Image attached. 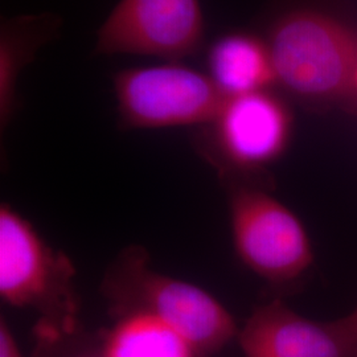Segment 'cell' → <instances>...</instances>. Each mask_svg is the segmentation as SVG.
Here are the masks:
<instances>
[{
	"instance_id": "12",
	"label": "cell",
	"mask_w": 357,
	"mask_h": 357,
	"mask_svg": "<svg viewBox=\"0 0 357 357\" xmlns=\"http://www.w3.org/2000/svg\"><path fill=\"white\" fill-rule=\"evenodd\" d=\"M0 357H24L13 328L4 315L0 317Z\"/></svg>"
},
{
	"instance_id": "9",
	"label": "cell",
	"mask_w": 357,
	"mask_h": 357,
	"mask_svg": "<svg viewBox=\"0 0 357 357\" xmlns=\"http://www.w3.org/2000/svg\"><path fill=\"white\" fill-rule=\"evenodd\" d=\"M64 19L43 11L10 16L0 23V128L10 126L19 107L20 77L41 50L60 38Z\"/></svg>"
},
{
	"instance_id": "5",
	"label": "cell",
	"mask_w": 357,
	"mask_h": 357,
	"mask_svg": "<svg viewBox=\"0 0 357 357\" xmlns=\"http://www.w3.org/2000/svg\"><path fill=\"white\" fill-rule=\"evenodd\" d=\"M230 230L238 258L264 280L293 281L312 262L305 227L286 205L266 192L248 187L233 192Z\"/></svg>"
},
{
	"instance_id": "13",
	"label": "cell",
	"mask_w": 357,
	"mask_h": 357,
	"mask_svg": "<svg viewBox=\"0 0 357 357\" xmlns=\"http://www.w3.org/2000/svg\"><path fill=\"white\" fill-rule=\"evenodd\" d=\"M345 319H347V321H348L349 324H352L354 327H356L357 328V307L349 315L345 317Z\"/></svg>"
},
{
	"instance_id": "3",
	"label": "cell",
	"mask_w": 357,
	"mask_h": 357,
	"mask_svg": "<svg viewBox=\"0 0 357 357\" xmlns=\"http://www.w3.org/2000/svg\"><path fill=\"white\" fill-rule=\"evenodd\" d=\"M266 45L275 82L301 100L333 101L357 90V38L323 13H281Z\"/></svg>"
},
{
	"instance_id": "8",
	"label": "cell",
	"mask_w": 357,
	"mask_h": 357,
	"mask_svg": "<svg viewBox=\"0 0 357 357\" xmlns=\"http://www.w3.org/2000/svg\"><path fill=\"white\" fill-rule=\"evenodd\" d=\"M237 340L245 357H357V328L345 318L308 319L280 301L258 307Z\"/></svg>"
},
{
	"instance_id": "11",
	"label": "cell",
	"mask_w": 357,
	"mask_h": 357,
	"mask_svg": "<svg viewBox=\"0 0 357 357\" xmlns=\"http://www.w3.org/2000/svg\"><path fill=\"white\" fill-rule=\"evenodd\" d=\"M103 357H203L165 321L143 312L118 315L103 333Z\"/></svg>"
},
{
	"instance_id": "6",
	"label": "cell",
	"mask_w": 357,
	"mask_h": 357,
	"mask_svg": "<svg viewBox=\"0 0 357 357\" xmlns=\"http://www.w3.org/2000/svg\"><path fill=\"white\" fill-rule=\"evenodd\" d=\"M204 43L200 0H118L97 31L94 53L181 61L202 51Z\"/></svg>"
},
{
	"instance_id": "4",
	"label": "cell",
	"mask_w": 357,
	"mask_h": 357,
	"mask_svg": "<svg viewBox=\"0 0 357 357\" xmlns=\"http://www.w3.org/2000/svg\"><path fill=\"white\" fill-rule=\"evenodd\" d=\"M113 89L119 123L130 130L205 128L228 98L211 77L180 61L119 70Z\"/></svg>"
},
{
	"instance_id": "1",
	"label": "cell",
	"mask_w": 357,
	"mask_h": 357,
	"mask_svg": "<svg viewBox=\"0 0 357 357\" xmlns=\"http://www.w3.org/2000/svg\"><path fill=\"white\" fill-rule=\"evenodd\" d=\"M102 290L116 317L153 315L180 332L203 357L216 355L238 335L234 318L216 296L156 271L139 248H130L116 258Z\"/></svg>"
},
{
	"instance_id": "2",
	"label": "cell",
	"mask_w": 357,
	"mask_h": 357,
	"mask_svg": "<svg viewBox=\"0 0 357 357\" xmlns=\"http://www.w3.org/2000/svg\"><path fill=\"white\" fill-rule=\"evenodd\" d=\"M69 257L47 243L32 222L7 203L0 205V299L32 310L47 339L76 328L78 296Z\"/></svg>"
},
{
	"instance_id": "14",
	"label": "cell",
	"mask_w": 357,
	"mask_h": 357,
	"mask_svg": "<svg viewBox=\"0 0 357 357\" xmlns=\"http://www.w3.org/2000/svg\"><path fill=\"white\" fill-rule=\"evenodd\" d=\"M78 357H103L102 354L100 352L98 355H82V356H78Z\"/></svg>"
},
{
	"instance_id": "7",
	"label": "cell",
	"mask_w": 357,
	"mask_h": 357,
	"mask_svg": "<svg viewBox=\"0 0 357 357\" xmlns=\"http://www.w3.org/2000/svg\"><path fill=\"white\" fill-rule=\"evenodd\" d=\"M290 132L286 106L261 90L228 97L216 119L205 126L202 147L229 168L257 171L281 156Z\"/></svg>"
},
{
	"instance_id": "10",
	"label": "cell",
	"mask_w": 357,
	"mask_h": 357,
	"mask_svg": "<svg viewBox=\"0 0 357 357\" xmlns=\"http://www.w3.org/2000/svg\"><path fill=\"white\" fill-rule=\"evenodd\" d=\"M206 75L225 97L266 90L275 82L266 43L245 33L225 35L211 45Z\"/></svg>"
}]
</instances>
